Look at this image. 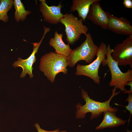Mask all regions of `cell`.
<instances>
[{
    "label": "cell",
    "mask_w": 132,
    "mask_h": 132,
    "mask_svg": "<svg viewBox=\"0 0 132 132\" xmlns=\"http://www.w3.org/2000/svg\"><path fill=\"white\" fill-rule=\"evenodd\" d=\"M116 89L114 87L112 90V95L110 98L104 102H101L95 101L91 99L88 92L84 89H82L81 97L86 103L83 105L80 103H77L76 105V118L77 119H84L86 114L90 112L91 113L90 120H92L99 117L106 111L116 113L118 111V109L111 107L110 103L112 98L120 93V91L116 92Z\"/></svg>",
    "instance_id": "obj_1"
},
{
    "label": "cell",
    "mask_w": 132,
    "mask_h": 132,
    "mask_svg": "<svg viewBox=\"0 0 132 132\" xmlns=\"http://www.w3.org/2000/svg\"><path fill=\"white\" fill-rule=\"evenodd\" d=\"M67 57L53 52L47 53L41 58L39 69L48 80L53 83L57 74L60 72L67 73Z\"/></svg>",
    "instance_id": "obj_2"
},
{
    "label": "cell",
    "mask_w": 132,
    "mask_h": 132,
    "mask_svg": "<svg viewBox=\"0 0 132 132\" xmlns=\"http://www.w3.org/2000/svg\"><path fill=\"white\" fill-rule=\"evenodd\" d=\"M113 49L111 48L110 44L107 46L106 58L101 63L103 66H108L111 75V79L109 85L119 89L125 93L127 90L125 88L127 83L132 81V69H129L125 72H122L119 67L118 63L112 58L111 54Z\"/></svg>",
    "instance_id": "obj_3"
},
{
    "label": "cell",
    "mask_w": 132,
    "mask_h": 132,
    "mask_svg": "<svg viewBox=\"0 0 132 132\" xmlns=\"http://www.w3.org/2000/svg\"><path fill=\"white\" fill-rule=\"evenodd\" d=\"M86 39L80 45L72 50L67 57V66L73 67L78 62L85 61L90 64L96 56L99 47L95 44L92 37L89 33L85 35Z\"/></svg>",
    "instance_id": "obj_4"
},
{
    "label": "cell",
    "mask_w": 132,
    "mask_h": 132,
    "mask_svg": "<svg viewBox=\"0 0 132 132\" xmlns=\"http://www.w3.org/2000/svg\"><path fill=\"white\" fill-rule=\"evenodd\" d=\"M83 21L82 19H78L71 13L64 14L60 20L59 22L65 26L66 40L69 45L74 44L82 34L85 35L87 33L88 28L83 24Z\"/></svg>",
    "instance_id": "obj_5"
},
{
    "label": "cell",
    "mask_w": 132,
    "mask_h": 132,
    "mask_svg": "<svg viewBox=\"0 0 132 132\" xmlns=\"http://www.w3.org/2000/svg\"><path fill=\"white\" fill-rule=\"evenodd\" d=\"M107 50L106 44L103 42H101L99 47L96 59L88 65L78 64L76 69V75L87 77L95 83L99 84L100 77L99 74V69L102 62L106 58Z\"/></svg>",
    "instance_id": "obj_6"
},
{
    "label": "cell",
    "mask_w": 132,
    "mask_h": 132,
    "mask_svg": "<svg viewBox=\"0 0 132 132\" xmlns=\"http://www.w3.org/2000/svg\"><path fill=\"white\" fill-rule=\"evenodd\" d=\"M119 66L129 65L132 68V35L116 44L111 54Z\"/></svg>",
    "instance_id": "obj_7"
},
{
    "label": "cell",
    "mask_w": 132,
    "mask_h": 132,
    "mask_svg": "<svg viewBox=\"0 0 132 132\" xmlns=\"http://www.w3.org/2000/svg\"><path fill=\"white\" fill-rule=\"evenodd\" d=\"M44 32L43 36L39 42L32 43L33 46V50L30 55L27 58L23 59L20 57L18 58L12 64L14 68L20 67L22 69L20 77L23 78L27 74L29 76L30 78L33 77V65L36 61L35 54L37 53L39 48L47 33L50 31L49 28L44 27Z\"/></svg>",
    "instance_id": "obj_8"
},
{
    "label": "cell",
    "mask_w": 132,
    "mask_h": 132,
    "mask_svg": "<svg viewBox=\"0 0 132 132\" xmlns=\"http://www.w3.org/2000/svg\"><path fill=\"white\" fill-rule=\"evenodd\" d=\"M109 12L104 11L99 2L91 5L86 19L104 29L108 28Z\"/></svg>",
    "instance_id": "obj_9"
},
{
    "label": "cell",
    "mask_w": 132,
    "mask_h": 132,
    "mask_svg": "<svg viewBox=\"0 0 132 132\" xmlns=\"http://www.w3.org/2000/svg\"><path fill=\"white\" fill-rule=\"evenodd\" d=\"M39 1V10L44 21L53 24H58L64 16L61 12V9L63 7L61 2L57 6H49L47 4L45 0H40Z\"/></svg>",
    "instance_id": "obj_10"
},
{
    "label": "cell",
    "mask_w": 132,
    "mask_h": 132,
    "mask_svg": "<svg viewBox=\"0 0 132 132\" xmlns=\"http://www.w3.org/2000/svg\"><path fill=\"white\" fill-rule=\"evenodd\" d=\"M108 28L116 34L129 36L132 35V26L129 21L123 17L119 18L108 14Z\"/></svg>",
    "instance_id": "obj_11"
},
{
    "label": "cell",
    "mask_w": 132,
    "mask_h": 132,
    "mask_svg": "<svg viewBox=\"0 0 132 132\" xmlns=\"http://www.w3.org/2000/svg\"><path fill=\"white\" fill-rule=\"evenodd\" d=\"M62 33H59L57 31L55 33L54 36L51 38L49 42L50 46L55 50V53L68 57L72 50L68 44H66L63 41Z\"/></svg>",
    "instance_id": "obj_12"
},
{
    "label": "cell",
    "mask_w": 132,
    "mask_h": 132,
    "mask_svg": "<svg viewBox=\"0 0 132 132\" xmlns=\"http://www.w3.org/2000/svg\"><path fill=\"white\" fill-rule=\"evenodd\" d=\"M103 113V119L100 124L96 127V130L117 127L124 125L127 121L117 117L115 113L106 111Z\"/></svg>",
    "instance_id": "obj_13"
},
{
    "label": "cell",
    "mask_w": 132,
    "mask_h": 132,
    "mask_svg": "<svg viewBox=\"0 0 132 132\" xmlns=\"http://www.w3.org/2000/svg\"><path fill=\"white\" fill-rule=\"evenodd\" d=\"M100 0H73L70 10L72 12L77 11L79 18L85 21L91 5Z\"/></svg>",
    "instance_id": "obj_14"
},
{
    "label": "cell",
    "mask_w": 132,
    "mask_h": 132,
    "mask_svg": "<svg viewBox=\"0 0 132 132\" xmlns=\"http://www.w3.org/2000/svg\"><path fill=\"white\" fill-rule=\"evenodd\" d=\"M13 5L15 10L14 18L17 22L25 20L27 16L31 13L30 11L25 10L23 3L20 0H14Z\"/></svg>",
    "instance_id": "obj_15"
},
{
    "label": "cell",
    "mask_w": 132,
    "mask_h": 132,
    "mask_svg": "<svg viewBox=\"0 0 132 132\" xmlns=\"http://www.w3.org/2000/svg\"><path fill=\"white\" fill-rule=\"evenodd\" d=\"M13 0H0V20L5 23L8 21L7 13L13 6Z\"/></svg>",
    "instance_id": "obj_16"
},
{
    "label": "cell",
    "mask_w": 132,
    "mask_h": 132,
    "mask_svg": "<svg viewBox=\"0 0 132 132\" xmlns=\"http://www.w3.org/2000/svg\"><path fill=\"white\" fill-rule=\"evenodd\" d=\"M127 94L128 96L125 100V101H128V104L127 106L125 107L126 110L130 112V114L129 118L128 120L129 124L132 114V93H129Z\"/></svg>",
    "instance_id": "obj_17"
},
{
    "label": "cell",
    "mask_w": 132,
    "mask_h": 132,
    "mask_svg": "<svg viewBox=\"0 0 132 132\" xmlns=\"http://www.w3.org/2000/svg\"><path fill=\"white\" fill-rule=\"evenodd\" d=\"M34 126L38 132H59L60 131L59 129H57L53 131L45 130L42 128L39 124L37 123L35 124L34 125Z\"/></svg>",
    "instance_id": "obj_18"
},
{
    "label": "cell",
    "mask_w": 132,
    "mask_h": 132,
    "mask_svg": "<svg viewBox=\"0 0 132 132\" xmlns=\"http://www.w3.org/2000/svg\"><path fill=\"white\" fill-rule=\"evenodd\" d=\"M123 4L126 8L129 9L132 8V1L131 0H124Z\"/></svg>",
    "instance_id": "obj_19"
},
{
    "label": "cell",
    "mask_w": 132,
    "mask_h": 132,
    "mask_svg": "<svg viewBox=\"0 0 132 132\" xmlns=\"http://www.w3.org/2000/svg\"><path fill=\"white\" fill-rule=\"evenodd\" d=\"M127 132H132V131H129V130L128 129L127 130Z\"/></svg>",
    "instance_id": "obj_20"
},
{
    "label": "cell",
    "mask_w": 132,
    "mask_h": 132,
    "mask_svg": "<svg viewBox=\"0 0 132 132\" xmlns=\"http://www.w3.org/2000/svg\"><path fill=\"white\" fill-rule=\"evenodd\" d=\"M59 132H67L66 131H59Z\"/></svg>",
    "instance_id": "obj_21"
}]
</instances>
